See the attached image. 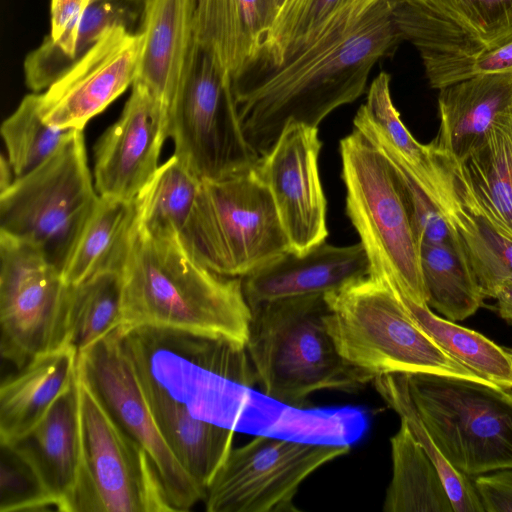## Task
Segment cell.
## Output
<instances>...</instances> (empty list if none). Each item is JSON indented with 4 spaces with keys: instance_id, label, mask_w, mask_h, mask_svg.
Returning <instances> with one entry per match:
<instances>
[{
    "instance_id": "1",
    "label": "cell",
    "mask_w": 512,
    "mask_h": 512,
    "mask_svg": "<svg viewBox=\"0 0 512 512\" xmlns=\"http://www.w3.org/2000/svg\"><path fill=\"white\" fill-rule=\"evenodd\" d=\"M402 39L391 0H348L281 66L232 81L250 146L265 155L291 121L318 128L364 93L374 65Z\"/></svg>"
},
{
    "instance_id": "2",
    "label": "cell",
    "mask_w": 512,
    "mask_h": 512,
    "mask_svg": "<svg viewBox=\"0 0 512 512\" xmlns=\"http://www.w3.org/2000/svg\"><path fill=\"white\" fill-rule=\"evenodd\" d=\"M122 278V327L181 329L246 347L252 314L242 278L210 270L180 239L138 227Z\"/></svg>"
},
{
    "instance_id": "3",
    "label": "cell",
    "mask_w": 512,
    "mask_h": 512,
    "mask_svg": "<svg viewBox=\"0 0 512 512\" xmlns=\"http://www.w3.org/2000/svg\"><path fill=\"white\" fill-rule=\"evenodd\" d=\"M246 350L263 393L306 408L313 393L356 392L373 377L349 364L326 326L325 294H311L251 306Z\"/></svg>"
},
{
    "instance_id": "4",
    "label": "cell",
    "mask_w": 512,
    "mask_h": 512,
    "mask_svg": "<svg viewBox=\"0 0 512 512\" xmlns=\"http://www.w3.org/2000/svg\"><path fill=\"white\" fill-rule=\"evenodd\" d=\"M325 299L326 326L338 352L373 378L427 373L490 382L444 351L383 278L368 274Z\"/></svg>"
},
{
    "instance_id": "5",
    "label": "cell",
    "mask_w": 512,
    "mask_h": 512,
    "mask_svg": "<svg viewBox=\"0 0 512 512\" xmlns=\"http://www.w3.org/2000/svg\"><path fill=\"white\" fill-rule=\"evenodd\" d=\"M346 213L367 255L369 274L408 299L427 304L415 236L394 167L360 131L340 141Z\"/></svg>"
},
{
    "instance_id": "6",
    "label": "cell",
    "mask_w": 512,
    "mask_h": 512,
    "mask_svg": "<svg viewBox=\"0 0 512 512\" xmlns=\"http://www.w3.org/2000/svg\"><path fill=\"white\" fill-rule=\"evenodd\" d=\"M180 241L210 270L237 278L291 251L272 196L255 168L201 180Z\"/></svg>"
},
{
    "instance_id": "7",
    "label": "cell",
    "mask_w": 512,
    "mask_h": 512,
    "mask_svg": "<svg viewBox=\"0 0 512 512\" xmlns=\"http://www.w3.org/2000/svg\"><path fill=\"white\" fill-rule=\"evenodd\" d=\"M416 410L444 457L472 477L512 468V392L491 382L406 374Z\"/></svg>"
},
{
    "instance_id": "8",
    "label": "cell",
    "mask_w": 512,
    "mask_h": 512,
    "mask_svg": "<svg viewBox=\"0 0 512 512\" xmlns=\"http://www.w3.org/2000/svg\"><path fill=\"white\" fill-rule=\"evenodd\" d=\"M83 130L0 191V232L37 246L62 273L97 202Z\"/></svg>"
},
{
    "instance_id": "9",
    "label": "cell",
    "mask_w": 512,
    "mask_h": 512,
    "mask_svg": "<svg viewBox=\"0 0 512 512\" xmlns=\"http://www.w3.org/2000/svg\"><path fill=\"white\" fill-rule=\"evenodd\" d=\"M78 379L80 467L63 512L174 511L147 453Z\"/></svg>"
},
{
    "instance_id": "10",
    "label": "cell",
    "mask_w": 512,
    "mask_h": 512,
    "mask_svg": "<svg viewBox=\"0 0 512 512\" xmlns=\"http://www.w3.org/2000/svg\"><path fill=\"white\" fill-rule=\"evenodd\" d=\"M174 156L201 180L255 168L259 155L238 117L229 75L198 42L185 82L169 109Z\"/></svg>"
},
{
    "instance_id": "11",
    "label": "cell",
    "mask_w": 512,
    "mask_h": 512,
    "mask_svg": "<svg viewBox=\"0 0 512 512\" xmlns=\"http://www.w3.org/2000/svg\"><path fill=\"white\" fill-rule=\"evenodd\" d=\"M349 445L316 444L255 436L232 448L206 488L207 512H296L300 485Z\"/></svg>"
},
{
    "instance_id": "12",
    "label": "cell",
    "mask_w": 512,
    "mask_h": 512,
    "mask_svg": "<svg viewBox=\"0 0 512 512\" xmlns=\"http://www.w3.org/2000/svg\"><path fill=\"white\" fill-rule=\"evenodd\" d=\"M0 352L22 368L62 346L68 285L35 245L0 232Z\"/></svg>"
},
{
    "instance_id": "13",
    "label": "cell",
    "mask_w": 512,
    "mask_h": 512,
    "mask_svg": "<svg viewBox=\"0 0 512 512\" xmlns=\"http://www.w3.org/2000/svg\"><path fill=\"white\" fill-rule=\"evenodd\" d=\"M77 372L116 423L147 453L174 511H188L203 501L205 491L163 438L116 330L78 353Z\"/></svg>"
},
{
    "instance_id": "14",
    "label": "cell",
    "mask_w": 512,
    "mask_h": 512,
    "mask_svg": "<svg viewBox=\"0 0 512 512\" xmlns=\"http://www.w3.org/2000/svg\"><path fill=\"white\" fill-rule=\"evenodd\" d=\"M321 146L317 127L291 121L255 166L272 196L291 251L300 255L328 236L318 164Z\"/></svg>"
},
{
    "instance_id": "15",
    "label": "cell",
    "mask_w": 512,
    "mask_h": 512,
    "mask_svg": "<svg viewBox=\"0 0 512 512\" xmlns=\"http://www.w3.org/2000/svg\"><path fill=\"white\" fill-rule=\"evenodd\" d=\"M391 7L422 61L475 56L512 41V0H391Z\"/></svg>"
},
{
    "instance_id": "16",
    "label": "cell",
    "mask_w": 512,
    "mask_h": 512,
    "mask_svg": "<svg viewBox=\"0 0 512 512\" xmlns=\"http://www.w3.org/2000/svg\"><path fill=\"white\" fill-rule=\"evenodd\" d=\"M140 32L109 29L64 74L40 94V113L48 125L83 130L130 85L137 74Z\"/></svg>"
},
{
    "instance_id": "17",
    "label": "cell",
    "mask_w": 512,
    "mask_h": 512,
    "mask_svg": "<svg viewBox=\"0 0 512 512\" xmlns=\"http://www.w3.org/2000/svg\"><path fill=\"white\" fill-rule=\"evenodd\" d=\"M169 137V113L144 85L134 82L121 116L94 147L99 196L136 200L159 168Z\"/></svg>"
},
{
    "instance_id": "18",
    "label": "cell",
    "mask_w": 512,
    "mask_h": 512,
    "mask_svg": "<svg viewBox=\"0 0 512 512\" xmlns=\"http://www.w3.org/2000/svg\"><path fill=\"white\" fill-rule=\"evenodd\" d=\"M390 75L379 73L372 81L366 104L354 117L360 131L396 167L406 172L448 218L460 204L454 164L432 143L418 142L407 129L390 92Z\"/></svg>"
},
{
    "instance_id": "19",
    "label": "cell",
    "mask_w": 512,
    "mask_h": 512,
    "mask_svg": "<svg viewBox=\"0 0 512 512\" xmlns=\"http://www.w3.org/2000/svg\"><path fill=\"white\" fill-rule=\"evenodd\" d=\"M363 246L323 242L304 254L288 251L242 278L249 306L277 299L327 294L369 274Z\"/></svg>"
},
{
    "instance_id": "20",
    "label": "cell",
    "mask_w": 512,
    "mask_h": 512,
    "mask_svg": "<svg viewBox=\"0 0 512 512\" xmlns=\"http://www.w3.org/2000/svg\"><path fill=\"white\" fill-rule=\"evenodd\" d=\"M139 32L136 79L168 109L181 90L197 46L194 0H147Z\"/></svg>"
},
{
    "instance_id": "21",
    "label": "cell",
    "mask_w": 512,
    "mask_h": 512,
    "mask_svg": "<svg viewBox=\"0 0 512 512\" xmlns=\"http://www.w3.org/2000/svg\"><path fill=\"white\" fill-rule=\"evenodd\" d=\"M512 109V72L478 75L440 89L437 152L463 162L485 140L504 113Z\"/></svg>"
},
{
    "instance_id": "22",
    "label": "cell",
    "mask_w": 512,
    "mask_h": 512,
    "mask_svg": "<svg viewBox=\"0 0 512 512\" xmlns=\"http://www.w3.org/2000/svg\"><path fill=\"white\" fill-rule=\"evenodd\" d=\"M10 444L33 464L56 509L63 512L75 489L80 467L78 373L40 422Z\"/></svg>"
},
{
    "instance_id": "23",
    "label": "cell",
    "mask_w": 512,
    "mask_h": 512,
    "mask_svg": "<svg viewBox=\"0 0 512 512\" xmlns=\"http://www.w3.org/2000/svg\"><path fill=\"white\" fill-rule=\"evenodd\" d=\"M78 352L69 345L30 360L0 387V442L11 443L34 428L77 377Z\"/></svg>"
},
{
    "instance_id": "24",
    "label": "cell",
    "mask_w": 512,
    "mask_h": 512,
    "mask_svg": "<svg viewBox=\"0 0 512 512\" xmlns=\"http://www.w3.org/2000/svg\"><path fill=\"white\" fill-rule=\"evenodd\" d=\"M454 173L461 201L512 239V109Z\"/></svg>"
},
{
    "instance_id": "25",
    "label": "cell",
    "mask_w": 512,
    "mask_h": 512,
    "mask_svg": "<svg viewBox=\"0 0 512 512\" xmlns=\"http://www.w3.org/2000/svg\"><path fill=\"white\" fill-rule=\"evenodd\" d=\"M139 203L99 196L62 277L76 284L104 271L122 272L139 227Z\"/></svg>"
},
{
    "instance_id": "26",
    "label": "cell",
    "mask_w": 512,
    "mask_h": 512,
    "mask_svg": "<svg viewBox=\"0 0 512 512\" xmlns=\"http://www.w3.org/2000/svg\"><path fill=\"white\" fill-rule=\"evenodd\" d=\"M143 392L167 445L187 473L206 491L230 453L236 432L195 418L160 394L144 389Z\"/></svg>"
},
{
    "instance_id": "27",
    "label": "cell",
    "mask_w": 512,
    "mask_h": 512,
    "mask_svg": "<svg viewBox=\"0 0 512 512\" xmlns=\"http://www.w3.org/2000/svg\"><path fill=\"white\" fill-rule=\"evenodd\" d=\"M390 445L392 478L383 511L454 512L435 465L404 421Z\"/></svg>"
},
{
    "instance_id": "28",
    "label": "cell",
    "mask_w": 512,
    "mask_h": 512,
    "mask_svg": "<svg viewBox=\"0 0 512 512\" xmlns=\"http://www.w3.org/2000/svg\"><path fill=\"white\" fill-rule=\"evenodd\" d=\"M122 272L104 271L68 285L62 345L81 352L122 327Z\"/></svg>"
},
{
    "instance_id": "29",
    "label": "cell",
    "mask_w": 512,
    "mask_h": 512,
    "mask_svg": "<svg viewBox=\"0 0 512 512\" xmlns=\"http://www.w3.org/2000/svg\"><path fill=\"white\" fill-rule=\"evenodd\" d=\"M420 262L427 305L446 319L465 320L483 305L482 288L457 237L452 243L421 245Z\"/></svg>"
},
{
    "instance_id": "30",
    "label": "cell",
    "mask_w": 512,
    "mask_h": 512,
    "mask_svg": "<svg viewBox=\"0 0 512 512\" xmlns=\"http://www.w3.org/2000/svg\"><path fill=\"white\" fill-rule=\"evenodd\" d=\"M396 291L409 314L444 351L482 378L512 390V356L506 348Z\"/></svg>"
},
{
    "instance_id": "31",
    "label": "cell",
    "mask_w": 512,
    "mask_h": 512,
    "mask_svg": "<svg viewBox=\"0 0 512 512\" xmlns=\"http://www.w3.org/2000/svg\"><path fill=\"white\" fill-rule=\"evenodd\" d=\"M200 182L174 155L160 165L137 198L140 229L154 237L180 239Z\"/></svg>"
},
{
    "instance_id": "32",
    "label": "cell",
    "mask_w": 512,
    "mask_h": 512,
    "mask_svg": "<svg viewBox=\"0 0 512 512\" xmlns=\"http://www.w3.org/2000/svg\"><path fill=\"white\" fill-rule=\"evenodd\" d=\"M194 12L198 44L214 56L232 82L257 58L245 0H194Z\"/></svg>"
},
{
    "instance_id": "33",
    "label": "cell",
    "mask_w": 512,
    "mask_h": 512,
    "mask_svg": "<svg viewBox=\"0 0 512 512\" xmlns=\"http://www.w3.org/2000/svg\"><path fill=\"white\" fill-rule=\"evenodd\" d=\"M348 0H286L274 14L256 61L241 75L281 66Z\"/></svg>"
},
{
    "instance_id": "34",
    "label": "cell",
    "mask_w": 512,
    "mask_h": 512,
    "mask_svg": "<svg viewBox=\"0 0 512 512\" xmlns=\"http://www.w3.org/2000/svg\"><path fill=\"white\" fill-rule=\"evenodd\" d=\"M383 401L404 421L435 465L454 512H484L473 480L444 457L424 426L408 388L406 374H384L372 381Z\"/></svg>"
},
{
    "instance_id": "35",
    "label": "cell",
    "mask_w": 512,
    "mask_h": 512,
    "mask_svg": "<svg viewBox=\"0 0 512 512\" xmlns=\"http://www.w3.org/2000/svg\"><path fill=\"white\" fill-rule=\"evenodd\" d=\"M447 220L485 298H493L502 282L512 280V239L462 201Z\"/></svg>"
},
{
    "instance_id": "36",
    "label": "cell",
    "mask_w": 512,
    "mask_h": 512,
    "mask_svg": "<svg viewBox=\"0 0 512 512\" xmlns=\"http://www.w3.org/2000/svg\"><path fill=\"white\" fill-rule=\"evenodd\" d=\"M72 130L58 129L45 123L40 113V94L26 95L1 126L14 178L25 176L43 164Z\"/></svg>"
},
{
    "instance_id": "37",
    "label": "cell",
    "mask_w": 512,
    "mask_h": 512,
    "mask_svg": "<svg viewBox=\"0 0 512 512\" xmlns=\"http://www.w3.org/2000/svg\"><path fill=\"white\" fill-rule=\"evenodd\" d=\"M0 451V512L56 508L33 464L10 443L0 442Z\"/></svg>"
},
{
    "instance_id": "38",
    "label": "cell",
    "mask_w": 512,
    "mask_h": 512,
    "mask_svg": "<svg viewBox=\"0 0 512 512\" xmlns=\"http://www.w3.org/2000/svg\"><path fill=\"white\" fill-rule=\"evenodd\" d=\"M422 62L430 86L440 90L478 75L512 72V41L475 56L438 57Z\"/></svg>"
},
{
    "instance_id": "39",
    "label": "cell",
    "mask_w": 512,
    "mask_h": 512,
    "mask_svg": "<svg viewBox=\"0 0 512 512\" xmlns=\"http://www.w3.org/2000/svg\"><path fill=\"white\" fill-rule=\"evenodd\" d=\"M391 165L397 173L420 247L423 244L437 245L454 242L456 235L443 212L406 172L392 163Z\"/></svg>"
},
{
    "instance_id": "40",
    "label": "cell",
    "mask_w": 512,
    "mask_h": 512,
    "mask_svg": "<svg viewBox=\"0 0 512 512\" xmlns=\"http://www.w3.org/2000/svg\"><path fill=\"white\" fill-rule=\"evenodd\" d=\"M473 483L484 512H512V468L477 475Z\"/></svg>"
},
{
    "instance_id": "41",
    "label": "cell",
    "mask_w": 512,
    "mask_h": 512,
    "mask_svg": "<svg viewBox=\"0 0 512 512\" xmlns=\"http://www.w3.org/2000/svg\"><path fill=\"white\" fill-rule=\"evenodd\" d=\"M493 298L497 301V310L501 318L512 321V280L502 282Z\"/></svg>"
},
{
    "instance_id": "42",
    "label": "cell",
    "mask_w": 512,
    "mask_h": 512,
    "mask_svg": "<svg viewBox=\"0 0 512 512\" xmlns=\"http://www.w3.org/2000/svg\"><path fill=\"white\" fill-rule=\"evenodd\" d=\"M0 191L8 187L14 179H12L11 174L13 173L12 168L4 156L1 157L0 164Z\"/></svg>"
},
{
    "instance_id": "43",
    "label": "cell",
    "mask_w": 512,
    "mask_h": 512,
    "mask_svg": "<svg viewBox=\"0 0 512 512\" xmlns=\"http://www.w3.org/2000/svg\"><path fill=\"white\" fill-rule=\"evenodd\" d=\"M286 0H273V15L280 9V7L284 4ZM272 20V19H271ZM271 22V21H270Z\"/></svg>"
},
{
    "instance_id": "44",
    "label": "cell",
    "mask_w": 512,
    "mask_h": 512,
    "mask_svg": "<svg viewBox=\"0 0 512 512\" xmlns=\"http://www.w3.org/2000/svg\"><path fill=\"white\" fill-rule=\"evenodd\" d=\"M506 350L508 351V353L512 356V348H506Z\"/></svg>"
}]
</instances>
